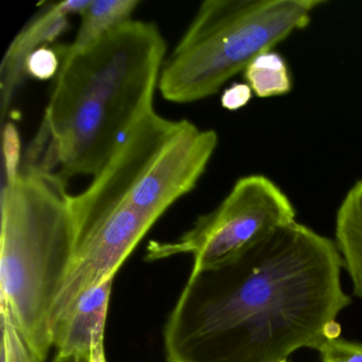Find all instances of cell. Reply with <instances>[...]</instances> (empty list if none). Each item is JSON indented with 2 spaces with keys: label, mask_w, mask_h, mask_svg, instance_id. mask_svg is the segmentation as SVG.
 I'll use <instances>...</instances> for the list:
<instances>
[{
  "label": "cell",
  "mask_w": 362,
  "mask_h": 362,
  "mask_svg": "<svg viewBox=\"0 0 362 362\" xmlns=\"http://www.w3.org/2000/svg\"><path fill=\"white\" fill-rule=\"evenodd\" d=\"M332 239L294 221L220 266L190 273L165 324L168 362H281L340 334L351 304Z\"/></svg>",
  "instance_id": "6da1fadb"
},
{
  "label": "cell",
  "mask_w": 362,
  "mask_h": 362,
  "mask_svg": "<svg viewBox=\"0 0 362 362\" xmlns=\"http://www.w3.org/2000/svg\"><path fill=\"white\" fill-rule=\"evenodd\" d=\"M323 0H206L160 71L166 100L189 103L219 92L262 52L309 24Z\"/></svg>",
  "instance_id": "5b68a950"
},
{
  "label": "cell",
  "mask_w": 362,
  "mask_h": 362,
  "mask_svg": "<svg viewBox=\"0 0 362 362\" xmlns=\"http://www.w3.org/2000/svg\"><path fill=\"white\" fill-rule=\"evenodd\" d=\"M1 344L0 362H37L33 349L16 327L9 311L0 309Z\"/></svg>",
  "instance_id": "7c38bea8"
},
{
  "label": "cell",
  "mask_w": 362,
  "mask_h": 362,
  "mask_svg": "<svg viewBox=\"0 0 362 362\" xmlns=\"http://www.w3.org/2000/svg\"><path fill=\"white\" fill-rule=\"evenodd\" d=\"M139 0H92L82 14L77 37L69 46L61 47V56L76 54L98 41L116 27L131 20Z\"/></svg>",
  "instance_id": "9c48e42d"
},
{
  "label": "cell",
  "mask_w": 362,
  "mask_h": 362,
  "mask_svg": "<svg viewBox=\"0 0 362 362\" xmlns=\"http://www.w3.org/2000/svg\"><path fill=\"white\" fill-rule=\"evenodd\" d=\"M4 160H5L6 183L13 182L21 173V139L13 122H8L3 131Z\"/></svg>",
  "instance_id": "9a60e30c"
},
{
  "label": "cell",
  "mask_w": 362,
  "mask_h": 362,
  "mask_svg": "<svg viewBox=\"0 0 362 362\" xmlns=\"http://www.w3.org/2000/svg\"><path fill=\"white\" fill-rule=\"evenodd\" d=\"M281 362H288L287 360H284V361H281Z\"/></svg>",
  "instance_id": "ffe728a7"
},
{
  "label": "cell",
  "mask_w": 362,
  "mask_h": 362,
  "mask_svg": "<svg viewBox=\"0 0 362 362\" xmlns=\"http://www.w3.org/2000/svg\"><path fill=\"white\" fill-rule=\"evenodd\" d=\"M166 42L156 24L130 20L62 57L24 167L66 187L96 175L131 129L153 112Z\"/></svg>",
  "instance_id": "3957f363"
},
{
  "label": "cell",
  "mask_w": 362,
  "mask_h": 362,
  "mask_svg": "<svg viewBox=\"0 0 362 362\" xmlns=\"http://www.w3.org/2000/svg\"><path fill=\"white\" fill-rule=\"evenodd\" d=\"M90 362H107L105 353V337L99 338L93 344L90 351Z\"/></svg>",
  "instance_id": "ac0fdd59"
},
{
  "label": "cell",
  "mask_w": 362,
  "mask_h": 362,
  "mask_svg": "<svg viewBox=\"0 0 362 362\" xmlns=\"http://www.w3.org/2000/svg\"><path fill=\"white\" fill-rule=\"evenodd\" d=\"M217 146L215 131L154 111L131 129L88 187L69 194L76 252L54 317L117 274L163 214L196 187Z\"/></svg>",
  "instance_id": "7a4b0ae2"
},
{
  "label": "cell",
  "mask_w": 362,
  "mask_h": 362,
  "mask_svg": "<svg viewBox=\"0 0 362 362\" xmlns=\"http://www.w3.org/2000/svg\"><path fill=\"white\" fill-rule=\"evenodd\" d=\"M362 241V179L347 192L337 211L336 240Z\"/></svg>",
  "instance_id": "8fae6325"
},
{
  "label": "cell",
  "mask_w": 362,
  "mask_h": 362,
  "mask_svg": "<svg viewBox=\"0 0 362 362\" xmlns=\"http://www.w3.org/2000/svg\"><path fill=\"white\" fill-rule=\"evenodd\" d=\"M251 88L247 83H236L224 90L221 105L228 111H237L249 103L252 98Z\"/></svg>",
  "instance_id": "e0dca14e"
},
{
  "label": "cell",
  "mask_w": 362,
  "mask_h": 362,
  "mask_svg": "<svg viewBox=\"0 0 362 362\" xmlns=\"http://www.w3.org/2000/svg\"><path fill=\"white\" fill-rule=\"evenodd\" d=\"M92 0H67L43 8L8 48L0 65V112L5 120L14 94L27 77L26 64L29 57L46 44L56 41L69 27V16L88 9Z\"/></svg>",
  "instance_id": "52a82bcc"
},
{
  "label": "cell",
  "mask_w": 362,
  "mask_h": 362,
  "mask_svg": "<svg viewBox=\"0 0 362 362\" xmlns=\"http://www.w3.org/2000/svg\"><path fill=\"white\" fill-rule=\"evenodd\" d=\"M52 362H90V358L75 357V356H62L57 354Z\"/></svg>",
  "instance_id": "d6986e66"
},
{
  "label": "cell",
  "mask_w": 362,
  "mask_h": 362,
  "mask_svg": "<svg viewBox=\"0 0 362 362\" xmlns=\"http://www.w3.org/2000/svg\"><path fill=\"white\" fill-rule=\"evenodd\" d=\"M75 252L66 187L23 167L1 192L0 309L9 311L37 362L52 349V309Z\"/></svg>",
  "instance_id": "277c9868"
},
{
  "label": "cell",
  "mask_w": 362,
  "mask_h": 362,
  "mask_svg": "<svg viewBox=\"0 0 362 362\" xmlns=\"http://www.w3.org/2000/svg\"><path fill=\"white\" fill-rule=\"evenodd\" d=\"M322 362H362V344L336 337L319 347Z\"/></svg>",
  "instance_id": "5bb4252c"
},
{
  "label": "cell",
  "mask_w": 362,
  "mask_h": 362,
  "mask_svg": "<svg viewBox=\"0 0 362 362\" xmlns=\"http://www.w3.org/2000/svg\"><path fill=\"white\" fill-rule=\"evenodd\" d=\"M61 61L59 54L54 50L47 47L39 48L35 50L26 64L27 76L39 80H48L58 75Z\"/></svg>",
  "instance_id": "2e32d148"
},
{
  "label": "cell",
  "mask_w": 362,
  "mask_h": 362,
  "mask_svg": "<svg viewBox=\"0 0 362 362\" xmlns=\"http://www.w3.org/2000/svg\"><path fill=\"white\" fill-rule=\"evenodd\" d=\"M287 194L269 177H240L223 201L200 216L189 230L171 243L150 241L146 260L192 254V272L220 266L243 254L277 228L296 221Z\"/></svg>",
  "instance_id": "8992f818"
},
{
  "label": "cell",
  "mask_w": 362,
  "mask_h": 362,
  "mask_svg": "<svg viewBox=\"0 0 362 362\" xmlns=\"http://www.w3.org/2000/svg\"><path fill=\"white\" fill-rule=\"evenodd\" d=\"M245 82L260 98L283 96L292 88L291 76L285 59L273 52L256 57L243 71Z\"/></svg>",
  "instance_id": "30bf717a"
},
{
  "label": "cell",
  "mask_w": 362,
  "mask_h": 362,
  "mask_svg": "<svg viewBox=\"0 0 362 362\" xmlns=\"http://www.w3.org/2000/svg\"><path fill=\"white\" fill-rule=\"evenodd\" d=\"M114 277L80 294L52 326L59 355L90 358L95 341L105 337Z\"/></svg>",
  "instance_id": "ba28073f"
},
{
  "label": "cell",
  "mask_w": 362,
  "mask_h": 362,
  "mask_svg": "<svg viewBox=\"0 0 362 362\" xmlns=\"http://www.w3.org/2000/svg\"><path fill=\"white\" fill-rule=\"evenodd\" d=\"M336 245L353 281L354 294L362 298V241L340 239Z\"/></svg>",
  "instance_id": "4fadbf2b"
}]
</instances>
